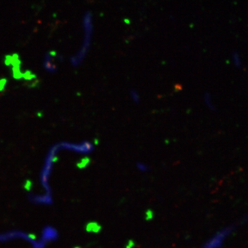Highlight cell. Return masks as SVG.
<instances>
[{
  "label": "cell",
  "mask_w": 248,
  "mask_h": 248,
  "mask_svg": "<svg viewBox=\"0 0 248 248\" xmlns=\"http://www.w3.org/2000/svg\"><path fill=\"white\" fill-rule=\"evenodd\" d=\"M82 160L83 161H81V163L78 164V167L80 168V169H82V168H84L85 166H87L88 163H89V161L88 158Z\"/></svg>",
  "instance_id": "cell-7"
},
{
  "label": "cell",
  "mask_w": 248,
  "mask_h": 248,
  "mask_svg": "<svg viewBox=\"0 0 248 248\" xmlns=\"http://www.w3.org/2000/svg\"><path fill=\"white\" fill-rule=\"evenodd\" d=\"M137 167L141 172H146L148 170V166L147 165L143 164V163L138 162L137 164Z\"/></svg>",
  "instance_id": "cell-6"
},
{
  "label": "cell",
  "mask_w": 248,
  "mask_h": 248,
  "mask_svg": "<svg viewBox=\"0 0 248 248\" xmlns=\"http://www.w3.org/2000/svg\"><path fill=\"white\" fill-rule=\"evenodd\" d=\"M86 231L89 232L97 233L101 231V226L96 222H91L86 226Z\"/></svg>",
  "instance_id": "cell-4"
},
{
  "label": "cell",
  "mask_w": 248,
  "mask_h": 248,
  "mask_svg": "<svg viewBox=\"0 0 248 248\" xmlns=\"http://www.w3.org/2000/svg\"></svg>",
  "instance_id": "cell-10"
},
{
  "label": "cell",
  "mask_w": 248,
  "mask_h": 248,
  "mask_svg": "<svg viewBox=\"0 0 248 248\" xmlns=\"http://www.w3.org/2000/svg\"><path fill=\"white\" fill-rule=\"evenodd\" d=\"M62 146L64 147L67 149L71 150L73 151L78 152V153H83V154H88L91 153L94 150V146L89 141H84L81 143L75 144V143H64L62 144Z\"/></svg>",
  "instance_id": "cell-3"
},
{
  "label": "cell",
  "mask_w": 248,
  "mask_h": 248,
  "mask_svg": "<svg viewBox=\"0 0 248 248\" xmlns=\"http://www.w3.org/2000/svg\"><path fill=\"white\" fill-rule=\"evenodd\" d=\"M147 220H150L153 217V212L151 211V210H148V212H147L146 214Z\"/></svg>",
  "instance_id": "cell-8"
},
{
  "label": "cell",
  "mask_w": 248,
  "mask_h": 248,
  "mask_svg": "<svg viewBox=\"0 0 248 248\" xmlns=\"http://www.w3.org/2000/svg\"><path fill=\"white\" fill-rule=\"evenodd\" d=\"M84 26L85 30L84 45H83L81 48L80 49L78 55L73 58V61H72V62H73L74 65H78L79 63H81L85 55L87 53L88 49L89 48L93 32L92 16H91V13L88 12L87 14L85 15L84 18Z\"/></svg>",
  "instance_id": "cell-1"
},
{
  "label": "cell",
  "mask_w": 248,
  "mask_h": 248,
  "mask_svg": "<svg viewBox=\"0 0 248 248\" xmlns=\"http://www.w3.org/2000/svg\"><path fill=\"white\" fill-rule=\"evenodd\" d=\"M234 226L226 227L210 238L202 248H220L227 238L234 231Z\"/></svg>",
  "instance_id": "cell-2"
},
{
  "label": "cell",
  "mask_w": 248,
  "mask_h": 248,
  "mask_svg": "<svg viewBox=\"0 0 248 248\" xmlns=\"http://www.w3.org/2000/svg\"><path fill=\"white\" fill-rule=\"evenodd\" d=\"M130 95L133 102H135V103H138L140 102V95H139L138 92H137L136 91H135V90H132V91H130Z\"/></svg>",
  "instance_id": "cell-5"
},
{
  "label": "cell",
  "mask_w": 248,
  "mask_h": 248,
  "mask_svg": "<svg viewBox=\"0 0 248 248\" xmlns=\"http://www.w3.org/2000/svg\"><path fill=\"white\" fill-rule=\"evenodd\" d=\"M134 245H135V243L133 241H130L127 245L126 248H133Z\"/></svg>",
  "instance_id": "cell-9"
}]
</instances>
